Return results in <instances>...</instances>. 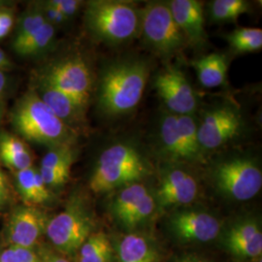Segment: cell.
<instances>
[{
	"instance_id": "e575fe53",
	"label": "cell",
	"mask_w": 262,
	"mask_h": 262,
	"mask_svg": "<svg viewBox=\"0 0 262 262\" xmlns=\"http://www.w3.org/2000/svg\"><path fill=\"white\" fill-rule=\"evenodd\" d=\"M13 16L12 14L8 11H4V10H0V28L11 30V28L13 27Z\"/></svg>"
},
{
	"instance_id": "d6986e66",
	"label": "cell",
	"mask_w": 262,
	"mask_h": 262,
	"mask_svg": "<svg viewBox=\"0 0 262 262\" xmlns=\"http://www.w3.org/2000/svg\"><path fill=\"white\" fill-rule=\"evenodd\" d=\"M200 84L205 88H217L225 84L227 75V62L220 54H210L193 61Z\"/></svg>"
},
{
	"instance_id": "ac0fdd59",
	"label": "cell",
	"mask_w": 262,
	"mask_h": 262,
	"mask_svg": "<svg viewBox=\"0 0 262 262\" xmlns=\"http://www.w3.org/2000/svg\"><path fill=\"white\" fill-rule=\"evenodd\" d=\"M0 159L16 172L33 166V159L27 145L18 137L6 132L0 134Z\"/></svg>"
},
{
	"instance_id": "5bb4252c",
	"label": "cell",
	"mask_w": 262,
	"mask_h": 262,
	"mask_svg": "<svg viewBox=\"0 0 262 262\" xmlns=\"http://www.w3.org/2000/svg\"><path fill=\"white\" fill-rule=\"evenodd\" d=\"M228 252L240 258L261 256L262 232L253 220H246L232 225L224 239Z\"/></svg>"
},
{
	"instance_id": "277c9868",
	"label": "cell",
	"mask_w": 262,
	"mask_h": 262,
	"mask_svg": "<svg viewBox=\"0 0 262 262\" xmlns=\"http://www.w3.org/2000/svg\"><path fill=\"white\" fill-rule=\"evenodd\" d=\"M94 214L82 197H72L66 209L48 222L46 234L64 256L76 255L80 247L94 233Z\"/></svg>"
},
{
	"instance_id": "4316f807",
	"label": "cell",
	"mask_w": 262,
	"mask_h": 262,
	"mask_svg": "<svg viewBox=\"0 0 262 262\" xmlns=\"http://www.w3.org/2000/svg\"><path fill=\"white\" fill-rule=\"evenodd\" d=\"M181 136L187 147L191 161L202 159V149L199 145L196 122L191 116H176Z\"/></svg>"
},
{
	"instance_id": "7c38bea8",
	"label": "cell",
	"mask_w": 262,
	"mask_h": 262,
	"mask_svg": "<svg viewBox=\"0 0 262 262\" xmlns=\"http://www.w3.org/2000/svg\"><path fill=\"white\" fill-rule=\"evenodd\" d=\"M173 232L181 241L207 243L215 240L222 230V222L215 215L199 210H184L171 217Z\"/></svg>"
},
{
	"instance_id": "30bf717a",
	"label": "cell",
	"mask_w": 262,
	"mask_h": 262,
	"mask_svg": "<svg viewBox=\"0 0 262 262\" xmlns=\"http://www.w3.org/2000/svg\"><path fill=\"white\" fill-rule=\"evenodd\" d=\"M49 217L36 207L19 206L10 215L6 239L11 247L34 249L46 233Z\"/></svg>"
},
{
	"instance_id": "e0dca14e",
	"label": "cell",
	"mask_w": 262,
	"mask_h": 262,
	"mask_svg": "<svg viewBox=\"0 0 262 262\" xmlns=\"http://www.w3.org/2000/svg\"><path fill=\"white\" fill-rule=\"evenodd\" d=\"M120 262H159V253L149 237L140 233L124 235L118 245Z\"/></svg>"
},
{
	"instance_id": "484cf974",
	"label": "cell",
	"mask_w": 262,
	"mask_h": 262,
	"mask_svg": "<svg viewBox=\"0 0 262 262\" xmlns=\"http://www.w3.org/2000/svg\"><path fill=\"white\" fill-rule=\"evenodd\" d=\"M249 11V3L244 0H215L211 3V17L215 21H234Z\"/></svg>"
},
{
	"instance_id": "d590c367",
	"label": "cell",
	"mask_w": 262,
	"mask_h": 262,
	"mask_svg": "<svg viewBox=\"0 0 262 262\" xmlns=\"http://www.w3.org/2000/svg\"><path fill=\"white\" fill-rule=\"evenodd\" d=\"M38 262H53L52 253L53 251L45 246H41L38 249Z\"/></svg>"
},
{
	"instance_id": "f546056e",
	"label": "cell",
	"mask_w": 262,
	"mask_h": 262,
	"mask_svg": "<svg viewBox=\"0 0 262 262\" xmlns=\"http://www.w3.org/2000/svg\"><path fill=\"white\" fill-rule=\"evenodd\" d=\"M46 23H48L47 19L45 18L43 12H34L28 14L25 19H21L19 24L14 43H19L24 41L25 39L38 31Z\"/></svg>"
},
{
	"instance_id": "f35d334b",
	"label": "cell",
	"mask_w": 262,
	"mask_h": 262,
	"mask_svg": "<svg viewBox=\"0 0 262 262\" xmlns=\"http://www.w3.org/2000/svg\"><path fill=\"white\" fill-rule=\"evenodd\" d=\"M52 259H53V262H69L64 255H62L60 253H55V252L52 253Z\"/></svg>"
},
{
	"instance_id": "3957f363",
	"label": "cell",
	"mask_w": 262,
	"mask_h": 262,
	"mask_svg": "<svg viewBox=\"0 0 262 262\" xmlns=\"http://www.w3.org/2000/svg\"><path fill=\"white\" fill-rule=\"evenodd\" d=\"M148 166L139 150L127 144H116L100 155L90 180L94 193H105L139 182Z\"/></svg>"
},
{
	"instance_id": "7402d4cb",
	"label": "cell",
	"mask_w": 262,
	"mask_h": 262,
	"mask_svg": "<svg viewBox=\"0 0 262 262\" xmlns=\"http://www.w3.org/2000/svg\"><path fill=\"white\" fill-rule=\"evenodd\" d=\"M149 189L140 183H133L122 187V190L116 195L112 203L114 215L120 223L129 215L139 204L142 198L149 193Z\"/></svg>"
},
{
	"instance_id": "9a60e30c",
	"label": "cell",
	"mask_w": 262,
	"mask_h": 262,
	"mask_svg": "<svg viewBox=\"0 0 262 262\" xmlns=\"http://www.w3.org/2000/svg\"><path fill=\"white\" fill-rule=\"evenodd\" d=\"M168 6L186 39L196 46L203 45L206 31L202 3L196 0H172Z\"/></svg>"
},
{
	"instance_id": "d6a6232c",
	"label": "cell",
	"mask_w": 262,
	"mask_h": 262,
	"mask_svg": "<svg viewBox=\"0 0 262 262\" xmlns=\"http://www.w3.org/2000/svg\"><path fill=\"white\" fill-rule=\"evenodd\" d=\"M44 16L47 19L48 23L51 25H57V24H62L66 21L67 18L64 15H62L58 10L52 6L49 2L46 4V7L44 9Z\"/></svg>"
},
{
	"instance_id": "ffe728a7",
	"label": "cell",
	"mask_w": 262,
	"mask_h": 262,
	"mask_svg": "<svg viewBox=\"0 0 262 262\" xmlns=\"http://www.w3.org/2000/svg\"><path fill=\"white\" fill-rule=\"evenodd\" d=\"M114 249L104 232H94L76 253L78 262H112Z\"/></svg>"
},
{
	"instance_id": "6da1fadb",
	"label": "cell",
	"mask_w": 262,
	"mask_h": 262,
	"mask_svg": "<svg viewBox=\"0 0 262 262\" xmlns=\"http://www.w3.org/2000/svg\"><path fill=\"white\" fill-rule=\"evenodd\" d=\"M149 74V66L141 60H127L110 66L100 84L101 109L110 116L131 112L143 97Z\"/></svg>"
},
{
	"instance_id": "60d3db41",
	"label": "cell",
	"mask_w": 262,
	"mask_h": 262,
	"mask_svg": "<svg viewBox=\"0 0 262 262\" xmlns=\"http://www.w3.org/2000/svg\"><path fill=\"white\" fill-rule=\"evenodd\" d=\"M9 30L7 29H4V28H0V38L5 37L8 33H9Z\"/></svg>"
},
{
	"instance_id": "4fadbf2b",
	"label": "cell",
	"mask_w": 262,
	"mask_h": 262,
	"mask_svg": "<svg viewBox=\"0 0 262 262\" xmlns=\"http://www.w3.org/2000/svg\"><path fill=\"white\" fill-rule=\"evenodd\" d=\"M198 183L182 169H172L162 179L158 198L162 207L181 206L192 203L198 194Z\"/></svg>"
},
{
	"instance_id": "1f68e13d",
	"label": "cell",
	"mask_w": 262,
	"mask_h": 262,
	"mask_svg": "<svg viewBox=\"0 0 262 262\" xmlns=\"http://www.w3.org/2000/svg\"><path fill=\"white\" fill-rule=\"evenodd\" d=\"M49 3L58 10L67 19L73 17L77 13L81 2L77 0H52Z\"/></svg>"
},
{
	"instance_id": "b9f144b4",
	"label": "cell",
	"mask_w": 262,
	"mask_h": 262,
	"mask_svg": "<svg viewBox=\"0 0 262 262\" xmlns=\"http://www.w3.org/2000/svg\"><path fill=\"white\" fill-rule=\"evenodd\" d=\"M2 116H3V110H2V107L0 106V123H1V121H2Z\"/></svg>"
},
{
	"instance_id": "603a6c76",
	"label": "cell",
	"mask_w": 262,
	"mask_h": 262,
	"mask_svg": "<svg viewBox=\"0 0 262 262\" xmlns=\"http://www.w3.org/2000/svg\"><path fill=\"white\" fill-rule=\"evenodd\" d=\"M55 36V26L46 23L35 33L19 43H14L13 47L16 53L21 56L36 55L51 44Z\"/></svg>"
},
{
	"instance_id": "74e56055",
	"label": "cell",
	"mask_w": 262,
	"mask_h": 262,
	"mask_svg": "<svg viewBox=\"0 0 262 262\" xmlns=\"http://www.w3.org/2000/svg\"><path fill=\"white\" fill-rule=\"evenodd\" d=\"M9 66V60L7 59V57L5 56V54L3 53V51L0 49V70L7 68Z\"/></svg>"
},
{
	"instance_id": "f1b7e54d",
	"label": "cell",
	"mask_w": 262,
	"mask_h": 262,
	"mask_svg": "<svg viewBox=\"0 0 262 262\" xmlns=\"http://www.w3.org/2000/svg\"><path fill=\"white\" fill-rule=\"evenodd\" d=\"M156 207L157 205H156L155 197L149 192L146 196L142 198L139 204L135 207V209L129 215L125 216V219L121 224L127 228H130V229L134 228L140 225L145 221H147L155 212Z\"/></svg>"
},
{
	"instance_id": "83f0119b",
	"label": "cell",
	"mask_w": 262,
	"mask_h": 262,
	"mask_svg": "<svg viewBox=\"0 0 262 262\" xmlns=\"http://www.w3.org/2000/svg\"><path fill=\"white\" fill-rule=\"evenodd\" d=\"M35 169L34 166H31L29 168L16 172V181L19 195L29 205L39 204L34 182Z\"/></svg>"
},
{
	"instance_id": "d4e9b609",
	"label": "cell",
	"mask_w": 262,
	"mask_h": 262,
	"mask_svg": "<svg viewBox=\"0 0 262 262\" xmlns=\"http://www.w3.org/2000/svg\"><path fill=\"white\" fill-rule=\"evenodd\" d=\"M75 159L72 144H62L51 148L44 156L41 162L42 170L71 172V167Z\"/></svg>"
},
{
	"instance_id": "7a4b0ae2",
	"label": "cell",
	"mask_w": 262,
	"mask_h": 262,
	"mask_svg": "<svg viewBox=\"0 0 262 262\" xmlns=\"http://www.w3.org/2000/svg\"><path fill=\"white\" fill-rule=\"evenodd\" d=\"M15 129L28 141L51 148L72 144L73 130L60 121L35 92L26 94L12 114Z\"/></svg>"
},
{
	"instance_id": "4dcf8cb0",
	"label": "cell",
	"mask_w": 262,
	"mask_h": 262,
	"mask_svg": "<svg viewBox=\"0 0 262 262\" xmlns=\"http://www.w3.org/2000/svg\"><path fill=\"white\" fill-rule=\"evenodd\" d=\"M0 262H38L37 252L34 249L9 246L0 253Z\"/></svg>"
},
{
	"instance_id": "ab89813d",
	"label": "cell",
	"mask_w": 262,
	"mask_h": 262,
	"mask_svg": "<svg viewBox=\"0 0 262 262\" xmlns=\"http://www.w3.org/2000/svg\"><path fill=\"white\" fill-rule=\"evenodd\" d=\"M6 86V77L3 74V72L0 70V95L3 94Z\"/></svg>"
},
{
	"instance_id": "8d00e7d4",
	"label": "cell",
	"mask_w": 262,
	"mask_h": 262,
	"mask_svg": "<svg viewBox=\"0 0 262 262\" xmlns=\"http://www.w3.org/2000/svg\"><path fill=\"white\" fill-rule=\"evenodd\" d=\"M177 262H208L206 259L197 256V255H187L186 257H183Z\"/></svg>"
},
{
	"instance_id": "8fae6325",
	"label": "cell",
	"mask_w": 262,
	"mask_h": 262,
	"mask_svg": "<svg viewBox=\"0 0 262 262\" xmlns=\"http://www.w3.org/2000/svg\"><path fill=\"white\" fill-rule=\"evenodd\" d=\"M155 86L173 115L190 116L196 109V95L186 76L178 69L169 68L162 71L156 78Z\"/></svg>"
},
{
	"instance_id": "5b68a950",
	"label": "cell",
	"mask_w": 262,
	"mask_h": 262,
	"mask_svg": "<svg viewBox=\"0 0 262 262\" xmlns=\"http://www.w3.org/2000/svg\"><path fill=\"white\" fill-rule=\"evenodd\" d=\"M86 20L99 39L109 43H122L136 35L140 28V15L127 2L98 0L89 4Z\"/></svg>"
},
{
	"instance_id": "8992f818",
	"label": "cell",
	"mask_w": 262,
	"mask_h": 262,
	"mask_svg": "<svg viewBox=\"0 0 262 262\" xmlns=\"http://www.w3.org/2000/svg\"><path fill=\"white\" fill-rule=\"evenodd\" d=\"M214 181L216 188L225 196L236 201H248L261 189V169L251 159H227L215 166Z\"/></svg>"
},
{
	"instance_id": "2e32d148",
	"label": "cell",
	"mask_w": 262,
	"mask_h": 262,
	"mask_svg": "<svg viewBox=\"0 0 262 262\" xmlns=\"http://www.w3.org/2000/svg\"><path fill=\"white\" fill-rule=\"evenodd\" d=\"M40 94H37L42 101L67 126L72 128L73 125H79L84 122L85 109L71 97L42 82L40 84Z\"/></svg>"
},
{
	"instance_id": "cb8c5ba5",
	"label": "cell",
	"mask_w": 262,
	"mask_h": 262,
	"mask_svg": "<svg viewBox=\"0 0 262 262\" xmlns=\"http://www.w3.org/2000/svg\"><path fill=\"white\" fill-rule=\"evenodd\" d=\"M229 45L237 53H253L262 48V29L243 28L236 29L227 35Z\"/></svg>"
},
{
	"instance_id": "7bdbcfd3",
	"label": "cell",
	"mask_w": 262,
	"mask_h": 262,
	"mask_svg": "<svg viewBox=\"0 0 262 262\" xmlns=\"http://www.w3.org/2000/svg\"><path fill=\"white\" fill-rule=\"evenodd\" d=\"M261 256H259V257H256V258H254V262H261Z\"/></svg>"
},
{
	"instance_id": "52a82bcc",
	"label": "cell",
	"mask_w": 262,
	"mask_h": 262,
	"mask_svg": "<svg viewBox=\"0 0 262 262\" xmlns=\"http://www.w3.org/2000/svg\"><path fill=\"white\" fill-rule=\"evenodd\" d=\"M140 26L147 43L161 55H173L186 42V37L173 19L168 4L149 3L142 11Z\"/></svg>"
},
{
	"instance_id": "44dd1931",
	"label": "cell",
	"mask_w": 262,
	"mask_h": 262,
	"mask_svg": "<svg viewBox=\"0 0 262 262\" xmlns=\"http://www.w3.org/2000/svg\"><path fill=\"white\" fill-rule=\"evenodd\" d=\"M160 139L164 150L171 158L191 161L179 130L176 115H170L162 120L160 126Z\"/></svg>"
},
{
	"instance_id": "9c48e42d",
	"label": "cell",
	"mask_w": 262,
	"mask_h": 262,
	"mask_svg": "<svg viewBox=\"0 0 262 262\" xmlns=\"http://www.w3.org/2000/svg\"><path fill=\"white\" fill-rule=\"evenodd\" d=\"M242 129V118L233 107L223 106L210 111L197 127L202 150H212L233 140Z\"/></svg>"
},
{
	"instance_id": "836d02e7",
	"label": "cell",
	"mask_w": 262,
	"mask_h": 262,
	"mask_svg": "<svg viewBox=\"0 0 262 262\" xmlns=\"http://www.w3.org/2000/svg\"><path fill=\"white\" fill-rule=\"evenodd\" d=\"M10 199V191L7 180L0 168V209L5 206Z\"/></svg>"
},
{
	"instance_id": "ba28073f",
	"label": "cell",
	"mask_w": 262,
	"mask_h": 262,
	"mask_svg": "<svg viewBox=\"0 0 262 262\" xmlns=\"http://www.w3.org/2000/svg\"><path fill=\"white\" fill-rule=\"evenodd\" d=\"M41 82L55 88L86 108L92 92V75L86 63L80 57L67 58L51 66Z\"/></svg>"
}]
</instances>
